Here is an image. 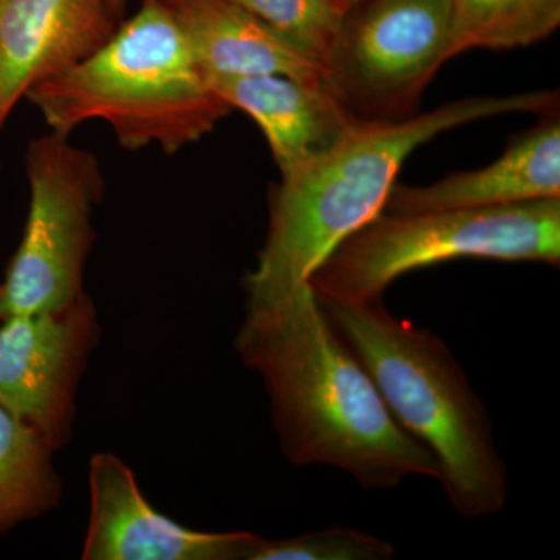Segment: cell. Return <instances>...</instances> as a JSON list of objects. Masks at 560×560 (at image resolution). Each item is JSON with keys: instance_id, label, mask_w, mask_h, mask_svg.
Returning <instances> with one entry per match:
<instances>
[{"instance_id": "7a4b0ae2", "label": "cell", "mask_w": 560, "mask_h": 560, "mask_svg": "<svg viewBox=\"0 0 560 560\" xmlns=\"http://www.w3.org/2000/svg\"><path fill=\"white\" fill-rule=\"evenodd\" d=\"M558 92L470 97L422 116L363 120L337 149L283 175L270 198L267 238L245 278L246 307L275 304L311 283L323 260L383 212L405 160L434 136L506 113H548Z\"/></svg>"}, {"instance_id": "3957f363", "label": "cell", "mask_w": 560, "mask_h": 560, "mask_svg": "<svg viewBox=\"0 0 560 560\" xmlns=\"http://www.w3.org/2000/svg\"><path fill=\"white\" fill-rule=\"evenodd\" d=\"M318 300L390 415L440 463L453 511L463 518L500 514L510 495L506 463L489 412L448 346L433 331L390 315L382 298Z\"/></svg>"}, {"instance_id": "7c38bea8", "label": "cell", "mask_w": 560, "mask_h": 560, "mask_svg": "<svg viewBox=\"0 0 560 560\" xmlns=\"http://www.w3.org/2000/svg\"><path fill=\"white\" fill-rule=\"evenodd\" d=\"M544 116L488 167L452 173L425 187L394 184L383 212L497 208L560 198L559 113L552 109Z\"/></svg>"}, {"instance_id": "4fadbf2b", "label": "cell", "mask_w": 560, "mask_h": 560, "mask_svg": "<svg viewBox=\"0 0 560 560\" xmlns=\"http://www.w3.org/2000/svg\"><path fill=\"white\" fill-rule=\"evenodd\" d=\"M205 77L283 75L327 86L326 69L232 0H164Z\"/></svg>"}, {"instance_id": "2e32d148", "label": "cell", "mask_w": 560, "mask_h": 560, "mask_svg": "<svg viewBox=\"0 0 560 560\" xmlns=\"http://www.w3.org/2000/svg\"><path fill=\"white\" fill-rule=\"evenodd\" d=\"M326 69L345 11L330 0H232Z\"/></svg>"}, {"instance_id": "8fae6325", "label": "cell", "mask_w": 560, "mask_h": 560, "mask_svg": "<svg viewBox=\"0 0 560 560\" xmlns=\"http://www.w3.org/2000/svg\"><path fill=\"white\" fill-rule=\"evenodd\" d=\"M206 79L221 101L259 125L282 176L329 154L363 121L320 84L283 75Z\"/></svg>"}, {"instance_id": "277c9868", "label": "cell", "mask_w": 560, "mask_h": 560, "mask_svg": "<svg viewBox=\"0 0 560 560\" xmlns=\"http://www.w3.org/2000/svg\"><path fill=\"white\" fill-rule=\"evenodd\" d=\"M25 98L58 135L102 120L124 149L158 145L168 154L208 136L232 110L210 90L164 0H143L94 54Z\"/></svg>"}, {"instance_id": "8992f818", "label": "cell", "mask_w": 560, "mask_h": 560, "mask_svg": "<svg viewBox=\"0 0 560 560\" xmlns=\"http://www.w3.org/2000/svg\"><path fill=\"white\" fill-rule=\"evenodd\" d=\"M50 131L25 154L31 206L20 248L0 283V320L58 311L80 298L105 180L97 158Z\"/></svg>"}, {"instance_id": "ac0fdd59", "label": "cell", "mask_w": 560, "mask_h": 560, "mask_svg": "<svg viewBox=\"0 0 560 560\" xmlns=\"http://www.w3.org/2000/svg\"><path fill=\"white\" fill-rule=\"evenodd\" d=\"M331 3L338 7V9L348 13V11L352 10L353 7L360 5L364 0H330Z\"/></svg>"}, {"instance_id": "d6986e66", "label": "cell", "mask_w": 560, "mask_h": 560, "mask_svg": "<svg viewBox=\"0 0 560 560\" xmlns=\"http://www.w3.org/2000/svg\"><path fill=\"white\" fill-rule=\"evenodd\" d=\"M110 9H113L114 13H119V10L124 9L127 0H108Z\"/></svg>"}, {"instance_id": "30bf717a", "label": "cell", "mask_w": 560, "mask_h": 560, "mask_svg": "<svg viewBox=\"0 0 560 560\" xmlns=\"http://www.w3.org/2000/svg\"><path fill=\"white\" fill-rule=\"evenodd\" d=\"M116 28L108 0H0V130L31 88L90 57Z\"/></svg>"}, {"instance_id": "9c48e42d", "label": "cell", "mask_w": 560, "mask_h": 560, "mask_svg": "<svg viewBox=\"0 0 560 560\" xmlns=\"http://www.w3.org/2000/svg\"><path fill=\"white\" fill-rule=\"evenodd\" d=\"M90 504L81 556L86 560H245L257 539L248 530L212 533L172 521L113 453L91 458Z\"/></svg>"}, {"instance_id": "ba28073f", "label": "cell", "mask_w": 560, "mask_h": 560, "mask_svg": "<svg viewBox=\"0 0 560 560\" xmlns=\"http://www.w3.org/2000/svg\"><path fill=\"white\" fill-rule=\"evenodd\" d=\"M98 331L86 293L58 311L0 320V407L54 451L69 440L77 388Z\"/></svg>"}, {"instance_id": "9a60e30c", "label": "cell", "mask_w": 560, "mask_h": 560, "mask_svg": "<svg viewBox=\"0 0 560 560\" xmlns=\"http://www.w3.org/2000/svg\"><path fill=\"white\" fill-rule=\"evenodd\" d=\"M559 24L560 0H453L448 60L471 49L530 46Z\"/></svg>"}, {"instance_id": "6da1fadb", "label": "cell", "mask_w": 560, "mask_h": 560, "mask_svg": "<svg viewBox=\"0 0 560 560\" xmlns=\"http://www.w3.org/2000/svg\"><path fill=\"white\" fill-rule=\"evenodd\" d=\"M235 349L260 375L280 448L294 466L334 467L370 490L408 477L441 480L440 463L390 415L311 283L275 304L246 307Z\"/></svg>"}, {"instance_id": "5bb4252c", "label": "cell", "mask_w": 560, "mask_h": 560, "mask_svg": "<svg viewBox=\"0 0 560 560\" xmlns=\"http://www.w3.org/2000/svg\"><path fill=\"white\" fill-rule=\"evenodd\" d=\"M54 452L40 434L0 407V533L60 503Z\"/></svg>"}, {"instance_id": "5b68a950", "label": "cell", "mask_w": 560, "mask_h": 560, "mask_svg": "<svg viewBox=\"0 0 560 560\" xmlns=\"http://www.w3.org/2000/svg\"><path fill=\"white\" fill-rule=\"evenodd\" d=\"M456 259L560 265V198L497 208L378 213L337 246L311 278L338 302L382 298L407 272Z\"/></svg>"}, {"instance_id": "52a82bcc", "label": "cell", "mask_w": 560, "mask_h": 560, "mask_svg": "<svg viewBox=\"0 0 560 560\" xmlns=\"http://www.w3.org/2000/svg\"><path fill=\"white\" fill-rule=\"evenodd\" d=\"M342 21L327 88L360 120L412 116L448 60L453 0H364Z\"/></svg>"}, {"instance_id": "e0dca14e", "label": "cell", "mask_w": 560, "mask_h": 560, "mask_svg": "<svg viewBox=\"0 0 560 560\" xmlns=\"http://www.w3.org/2000/svg\"><path fill=\"white\" fill-rule=\"evenodd\" d=\"M394 552L388 540L337 525L290 539L257 536L245 560H390Z\"/></svg>"}]
</instances>
